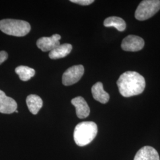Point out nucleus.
<instances>
[{"instance_id":"obj_1","label":"nucleus","mask_w":160,"mask_h":160,"mask_svg":"<svg viewBox=\"0 0 160 160\" xmlns=\"http://www.w3.org/2000/svg\"><path fill=\"white\" fill-rule=\"evenodd\" d=\"M145 80L143 76L135 71H126L117 81L120 94L125 97L139 95L143 92Z\"/></svg>"},{"instance_id":"obj_2","label":"nucleus","mask_w":160,"mask_h":160,"mask_svg":"<svg viewBox=\"0 0 160 160\" xmlns=\"http://www.w3.org/2000/svg\"><path fill=\"white\" fill-rule=\"evenodd\" d=\"M98 132L97 125L93 122H82L75 128L74 139L75 143L84 147L92 142Z\"/></svg>"},{"instance_id":"obj_3","label":"nucleus","mask_w":160,"mask_h":160,"mask_svg":"<svg viewBox=\"0 0 160 160\" xmlns=\"http://www.w3.org/2000/svg\"><path fill=\"white\" fill-rule=\"evenodd\" d=\"M31 26L28 22L14 19L0 20V30L4 33L17 37H22L28 34Z\"/></svg>"},{"instance_id":"obj_4","label":"nucleus","mask_w":160,"mask_h":160,"mask_svg":"<svg viewBox=\"0 0 160 160\" xmlns=\"http://www.w3.org/2000/svg\"><path fill=\"white\" fill-rule=\"evenodd\" d=\"M160 10L159 0H144L138 7L135 17L139 21H143L152 17Z\"/></svg>"},{"instance_id":"obj_5","label":"nucleus","mask_w":160,"mask_h":160,"mask_svg":"<svg viewBox=\"0 0 160 160\" xmlns=\"http://www.w3.org/2000/svg\"><path fill=\"white\" fill-rule=\"evenodd\" d=\"M84 73L82 65H74L69 68L62 75V83L64 86H71L77 83Z\"/></svg>"},{"instance_id":"obj_6","label":"nucleus","mask_w":160,"mask_h":160,"mask_svg":"<svg viewBox=\"0 0 160 160\" xmlns=\"http://www.w3.org/2000/svg\"><path fill=\"white\" fill-rule=\"evenodd\" d=\"M144 45L142 38L135 35H129L122 41L121 47L125 51L137 52L142 49Z\"/></svg>"},{"instance_id":"obj_7","label":"nucleus","mask_w":160,"mask_h":160,"mask_svg":"<svg viewBox=\"0 0 160 160\" xmlns=\"http://www.w3.org/2000/svg\"><path fill=\"white\" fill-rule=\"evenodd\" d=\"M61 36L55 34L51 37H42L37 41V46L43 52L51 51L60 45Z\"/></svg>"},{"instance_id":"obj_8","label":"nucleus","mask_w":160,"mask_h":160,"mask_svg":"<svg viewBox=\"0 0 160 160\" xmlns=\"http://www.w3.org/2000/svg\"><path fill=\"white\" fill-rule=\"evenodd\" d=\"M17 104L12 97L6 96V93L0 90V113L11 114L17 110Z\"/></svg>"},{"instance_id":"obj_9","label":"nucleus","mask_w":160,"mask_h":160,"mask_svg":"<svg viewBox=\"0 0 160 160\" xmlns=\"http://www.w3.org/2000/svg\"><path fill=\"white\" fill-rule=\"evenodd\" d=\"M76 109L77 116L80 119H84L90 114V109L83 97H77L71 100Z\"/></svg>"},{"instance_id":"obj_10","label":"nucleus","mask_w":160,"mask_h":160,"mask_svg":"<svg viewBox=\"0 0 160 160\" xmlns=\"http://www.w3.org/2000/svg\"><path fill=\"white\" fill-rule=\"evenodd\" d=\"M133 160H160V158L155 149L150 146H145L138 151Z\"/></svg>"},{"instance_id":"obj_11","label":"nucleus","mask_w":160,"mask_h":160,"mask_svg":"<svg viewBox=\"0 0 160 160\" xmlns=\"http://www.w3.org/2000/svg\"><path fill=\"white\" fill-rule=\"evenodd\" d=\"M92 92L94 98L100 103L106 104L109 102L110 96L107 92L104 90L102 82H98L92 86Z\"/></svg>"},{"instance_id":"obj_12","label":"nucleus","mask_w":160,"mask_h":160,"mask_svg":"<svg viewBox=\"0 0 160 160\" xmlns=\"http://www.w3.org/2000/svg\"><path fill=\"white\" fill-rule=\"evenodd\" d=\"M72 49V46L71 44L65 43L59 45L50 52L49 57L52 59H57L65 57L70 53Z\"/></svg>"},{"instance_id":"obj_13","label":"nucleus","mask_w":160,"mask_h":160,"mask_svg":"<svg viewBox=\"0 0 160 160\" xmlns=\"http://www.w3.org/2000/svg\"><path fill=\"white\" fill-rule=\"evenodd\" d=\"M26 104L29 111L33 114H38L43 106V101L39 96L30 94L26 98Z\"/></svg>"},{"instance_id":"obj_14","label":"nucleus","mask_w":160,"mask_h":160,"mask_svg":"<svg viewBox=\"0 0 160 160\" xmlns=\"http://www.w3.org/2000/svg\"><path fill=\"white\" fill-rule=\"evenodd\" d=\"M104 26L107 28L113 27L119 32H123L126 29V23L123 19L119 17L112 16L105 19Z\"/></svg>"},{"instance_id":"obj_15","label":"nucleus","mask_w":160,"mask_h":160,"mask_svg":"<svg viewBox=\"0 0 160 160\" xmlns=\"http://www.w3.org/2000/svg\"><path fill=\"white\" fill-rule=\"evenodd\" d=\"M15 71L19 76L20 79L23 81H28L35 75L34 69L27 66H18L15 69Z\"/></svg>"},{"instance_id":"obj_16","label":"nucleus","mask_w":160,"mask_h":160,"mask_svg":"<svg viewBox=\"0 0 160 160\" xmlns=\"http://www.w3.org/2000/svg\"><path fill=\"white\" fill-rule=\"evenodd\" d=\"M70 1L81 6H88L94 2L93 0H71Z\"/></svg>"},{"instance_id":"obj_17","label":"nucleus","mask_w":160,"mask_h":160,"mask_svg":"<svg viewBox=\"0 0 160 160\" xmlns=\"http://www.w3.org/2000/svg\"><path fill=\"white\" fill-rule=\"evenodd\" d=\"M8 58V53L6 51H0V65L3 63Z\"/></svg>"}]
</instances>
